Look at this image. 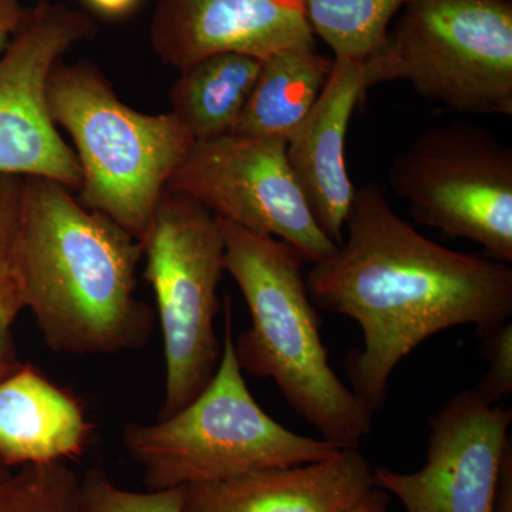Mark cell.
Listing matches in <instances>:
<instances>
[{
  "label": "cell",
  "mask_w": 512,
  "mask_h": 512,
  "mask_svg": "<svg viewBox=\"0 0 512 512\" xmlns=\"http://www.w3.org/2000/svg\"><path fill=\"white\" fill-rule=\"evenodd\" d=\"M335 254L306 274L312 302L355 320L365 348L346 360L353 393L373 414L390 376L424 340L456 326L481 338L512 315V269L430 241L376 183L356 188Z\"/></svg>",
  "instance_id": "cell-1"
},
{
  "label": "cell",
  "mask_w": 512,
  "mask_h": 512,
  "mask_svg": "<svg viewBox=\"0 0 512 512\" xmlns=\"http://www.w3.org/2000/svg\"><path fill=\"white\" fill-rule=\"evenodd\" d=\"M72 192L45 178H23L16 262L25 309L56 353L143 348L154 326L153 311L136 296L143 248Z\"/></svg>",
  "instance_id": "cell-2"
},
{
  "label": "cell",
  "mask_w": 512,
  "mask_h": 512,
  "mask_svg": "<svg viewBox=\"0 0 512 512\" xmlns=\"http://www.w3.org/2000/svg\"><path fill=\"white\" fill-rule=\"evenodd\" d=\"M225 272L237 282L251 326L234 340L242 372L274 380L289 407L340 448H359L375 414L333 372L302 258L275 237L218 218Z\"/></svg>",
  "instance_id": "cell-3"
},
{
  "label": "cell",
  "mask_w": 512,
  "mask_h": 512,
  "mask_svg": "<svg viewBox=\"0 0 512 512\" xmlns=\"http://www.w3.org/2000/svg\"><path fill=\"white\" fill-rule=\"evenodd\" d=\"M47 106L73 141L82 171L77 200L143 239L164 191L194 146L173 111L131 109L89 60H59L47 83Z\"/></svg>",
  "instance_id": "cell-4"
},
{
  "label": "cell",
  "mask_w": 512,
  "mask_h": 512,
  "mask_svg": "<svg viewBox=\"0 0 512 512\" xmlns=\"http://www.w3.org/2000/svg\"><path fill=\"white\" fill-rule=\"evenodd\" d=\"M124 446L148 490L210 483L264 468L301 466L342 448L288 430L259 406L238 365L231 302L225 301L220 365L180 412L153 424H127Z\"/></svg>",
  "instance_id": "cell-5"
},
{
  "label": "cell",
  "mask_w": 512,
  "mask_h": 512,
  "mask_svg": "<svg viewBox=\"0 0 512 512\" xmlns=\"http://www.w3.org/2000/svg\"><path fill=\"white\" fill-rule=\"evenodd\" d=\"M363 69L367 89L402 80L454 113L512 116V0H410Z\"/></svg>",
  "instance_id": "cell-6"
},
{
  "label": "cell",
  "mask_w": 512,
  "mask_h": 512,
  "mask_svg": "<svg viewBox=\"0 0 512 512\" xmlns=\"http://www.w3.org/2000/svg\"><path fill=\"white\" fill-rule=\"evenodd\" d=\"M140 244L163 333L165 390L158 420H164L191 403L220 365L215 318L225 244L217 217L171 190L164 191Z\"/></svg>",
  "instance_id": "cell-7"
},
{
  "label": "cell",
  "mask_w": 512,
  "mask_h": 512,
  "mask_svg": "<svg viewBox=\"0 0 512 512\" xmlns=\"http://www.w3.org/2000/svg\"><path fill=\"white\" fill-rule=\"evenodd\" d=\"M413 220L512 262V150L468 121L426 128L389 168Z\"/></svg>",
  "instance_id": "cell-8"
},
{
  "label": "cell",
  "mask_w": 512,
  "mask_h": 512,
  "mask_svg": "<svg viewBox=\"0 0 512 512\" xmlns=\"http://www.w3.org/2000/svg\"><path fill=\"white\" fill-rule=\"evenodd\" d=\"M286 143L241 136L194 143L167 190L252 234L279 238L318 264L339 247L313 217L286 160Z\"/></svg>",
  "instance_id": "cell-9"
},
{
  "label": "cell",
  "mask_w": 512,
  "mask_h": 512,
  "mask_svg": "<svg viewBox=\"0 0 512 512\" xmlns=\"http://www.w3.org/2000/svg\"><path fill=\"white\" fill-rule=\"evenodd\" d=\"M82 10L39 0L0 53V175L45 178L79 191L82 171L47 106V83L67 50L96 35Z\"/></svg>",
  "instance_id": "cell-10"
},
{
  "label": "cell",
  "mask_w": 512,
  "mask_h": 512,
  "mask_svg": "<svg viewBox=\"0 0 512 512\" xmlns=\"http://www.w3.org/2000/svg\"><path fill=\"white\" fill-rule=\"evenodd\" d=\"M511 421L512 410L464 390L429 420L424 466L414 473L376 467V487L406 512H493Z\"/></svg>",
  "instance_id": "cell-11"
},
{
  "label": "cell",
  "mask_w": 512,
  "mask_h": 512,
  "mask_svg": "<svg viewBox=\"0 0 512 512\" xmlns=\"http://www.w3.org/2000/svg\"><path fill=\"white\" fill-rule=\"evenodd\" d=\"M150 42L175 70L215 53L265 59L316 45L303 0H157Z\"/></svg>",
  "instance_id": "cell-12"
},
{
  "label": "cell",
  "mask_w": 512,
  "mask_h": 512,
  "mask_svg": "<svg viewBox=\"0 0 512 512\" xmlns=\"http://www.w3.org/2000/svg\"><path fill=\"white\" fill-rule=\"evenodd\" d=\"M333 59L318 101L288 138L286 160L320 229L340 247L356 190L346 165V138L367 86L363 60Z\"/></svg>",
  "instance_id": "cell-13"
},
{
  "label": "cell",
  "mask_w": 512,
  "mask_h": 512,
  "mask_svg": "<svg viewBox=\"0 0 512 512\" xmlns=\"http://www.w3.org/2000/svg\"><path fill=\"white\" fill-rule=\"evenodd\" d=\"M375 487V467L359 448H342L316 463L188 485L181 512H342Z\"/></svg>",
  "instance_id": "cell-14"
},
{
  "label": "cell",
  "mask_w": 512,
  "mask_h": 512,
  "mask_svg": "<svg viewBox=\"0 0 512 512\" xmlns=\"http://www.w3.org/2000/svg\"><path fill=\"white\" fill-rule=\"evenodd\" d=\"M82 402L35 366L0 380V460L6 467L82 456L93 434Z\"/></svg>",
  "instance_id": "cell-15"
},
{
  "label": "cell",
  "mask_w": 512,
  "mask_h": 512,
  "mask_svg": "<svg viewBox=\"0 0 512 512\" xmlns=\"http://www.w3.org/2000/svg\"><path fill=\"white\" fill-rule=\"evenodd\" d=\"M333 62L316 45L288 47L262 59L234 136L288 141L318 101Z\"/></svg>",
  "instance_id": "cell-16"
},
{
  "label": "cell",
  "mask_w": 512,
  "mask_h": 512,
  "mask_svg": "<svg viewBox=\"0 0 512 512\" xmlns=\"http://www.w3.org/2000/svg\"><path fill=\"white\" fill-rule=\"evenodd\" d=\"M262 59L242 53H215L178 70L170 90L171 111L195 143L234 136Z\"/></svg>",
  "instance_id": "cell-17"
},
{
  "label": "cell",
  "mask_w": 512,
  "mask_h": 512,
  "mask_svg": "<svg viewBox=\"0 0 512 512\" xmlns=\"http://www.w3.org/2000/svg\"><path fill=\"white\" fill-rule=\"evenodd\" d=\"M410 0H303L313 35L333 57L367 60L389 43V25Z\"/></svg>",
  "instance_id": "cell-18"
},
{
  "label": "cell",
  "mask_w": 512,
  "mask_h": 512,
  "mask_svg": "<svg viewBox=\"0 0 512 512\" xmlns=\"http://www.w3.org/2000/svg\"><path fill=\"white\" fill-rule=\"evenodd\" d=\"M23 178L0 175V380L23 365L18 356L15 323L25 309L18 262V235Z\"/></svg>",
  "instance_id": "cell-19"
},
{
  "label": "cell",
  "mask_w": 512,
  "mask_h": 512,
  "mask_svg": "<svg viewBox=\"0 0 512 512\" xmlns=\"http://www.w3.org/2000/svg\"><path fill=\"white\" fill-rule=\"evenodd\" d=\"M0 512H87L66 461L29 464L0 478Z\"/></svg>",
  "instance_id": "cell-20"
},
{
  "label": "cell",
  "mask_w": 512,
  "mask_h": 512,
  "mask_svg": "<svg viewBox=\"0 0 512 512\" xmlns=\"http://www.w3.org/2000/svg\"><path fill=\"white\" fill-rule=\"evenodd\" d=\"M80 490L87 512H181L183 504V488L136 493L114 484L100 468L80 480Z\"/></svg>",
  "instance_id": "cell-21"
},
{
  "label": "cell",
  "mask_w": 512,
  "mask_h": 512,
  "mask_svg": "<svg viewBox=\"0 0 512 512\" xmlns=\"http://www.w3.org/2000/svg\"><path fill=\"white\" fill-rule=\"evenodd\" d=\"M485 340L488 372L476 387L485 402L495 404L512 393V323L505 322Z\"/></svg>",
  "instance_id": "cell-22"
},
{
  "label": "cell",
  "mask_w": 512,
  "mask_h": 512,
  "mask_svg": "<svg viewBox=\"0 0 512 512\" xmlns=\"http://www.w3.org/2000/svg\"><path fill=\"white\" fill-rule=\"evenodd\" d=\"M26 9L20 0H0V53L8 47L10 39L18 32Z\"/></svg>",
  "instance_id": "cell-23"
},
{
  "label": "cell",
  "mask_w": 512,
  "mask_h": 512,
  "mask_svg": "<svg viewBox=\"0 0 512 512\" xmlns=\"http://www.w3.org/2000/svg\"><path fill=\"white\" fill-rule=\"evenodd\" d=\"M93 13L103 19L121 20L133 15L143 0H82Z\"/></svg>",
  "instance_id": "cell-24"
},
{
  "label": "cell",
  "mask_w": 512,
  "mask_h": 512,
  "mask_svg": "<svg viewBox=\"0 0 512 512\" xmlns=\"http://www.w3.org/2000/svg\"><path fill=\"white\" fill-rule=\"evenodd\" d=\"M493 512H512V443L505 451Z\"/></svg>",
  "instance_id": "cell-25"
},
{
  "label": "cell",
  "mask_w": 512,
  "mask_h": 512,
  "mask_svg": "<svg viewBox=\"0 0 512 512\" xmlns=\"http://www.w3.org/2000/svg\"><path fill=\"white\" fill-rule=\"evenodd\" d=\"M387 501H389V497H387L386 491L375 487L365 497L360 498L359 501L342 512H392L387 507Z\"/></svg>",
  "instance_id": "cell-26"
},
{
  "label": "cell",
  "mask_w": 512,
  "mask_h": 512,
  "mask_svg": "<svg viewBox=\"0 0 512 512\" xmlns=\"http://www.w3.org/2000/svg\"><path fill=\"white\" fill-rule=\"evenodd\" d=\"M9 473V468L2 463V460H0V478L8 476Z\"/></svg>",
  "instance_id": "cell-27"
}]
</instances>
